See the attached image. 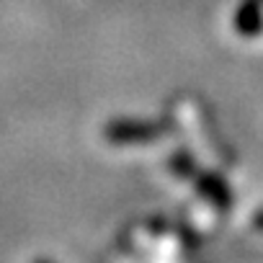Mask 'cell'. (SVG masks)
I'll return each mask as SVG.
<instances>
[{
	"mask_svg": "<svg viewBox=\"0 0 263 263\" xmlns=\"http://www.w3.org/2000/svg\"><path fill=\"white\" fill-rule=\"evenodd\" d=\"M108 263H194V242L173 224L150 219L116 240Z\"/></svg>",
	"mask_w": 263,
	"mask_h": 263,
	"instance_id": "obj_1",
	"label": "cell"
},
{
	"mask_svg": "<svg viewBox=\"0 0 263 263\" xmlns=\"http://www.w3.org/2000/svg\"><path fill=\"white\" fill-rule=\"evenodd\" d=\"M36 263H47V260H36Z\"/></svg>",
	"mask_w": 263,
	"mask_h": 263,
	"instance_id": "obj_2",
	"label": "cell"
}]
</instances>
